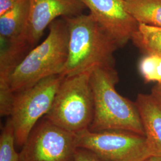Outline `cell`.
I'll use <instances>...</instances> for the list:
<instances>
[{
  "instance_id": "obj_1",
  "label": "cell",
  "mask_w": 161,
  "mask_h": 161,
  "mask_svg": "<svg viewBox=\"0 0 161 161\" xmlns=\"http://www.w3.org/2000/svg\"><path fill=\"white\" fill-rule=\"evenodd\" d=\"M64 19L69 32L68 57L60 75L65 78L114 68V53L119 47L90 13Z\"/></svg>"
},
{
  "instance_id": "obj_2",
  "label": "cell",
  "mask_w": 161,
  "mask_h": 161,
  "mask_svg": "<svg viewBox=\"0 0 161 161\" xmlns=\"http://www.w3.org/2000/svg\"><path fill=\"white\" fill-rule=\"evenodd\" d=\"M118 76L114 68H97L90 73L94 115L89 130H123L144 136L135 103L116 92Z\"/></svg>"
},
{
  "instance_id": "obj_3",
  "label": "cell",
  "mask_w": 161,
  "mask_h": 161,
  "mask_svg": "<svg viewBox=\"0 0 161 161\" xmlns=\"http://www.w3.org/2000/svg\"><path fill=\"white\" fill-rule=\"evenodd\" d=\"M48 29L44 41L28 52L13 70L9 83L13 92H20L44 78L62 73L68 57V26L64 18L58 19Z\"/></svg>"
},
{
  "instance_id": "obj_4",
  "label": "cell",
  "mask_w": 161,
  "mask_h": 161,
  "mask_svg": "<svg viewBox=\"0 0 161 161\" xmlns=\"http://www.w3.org/2000/svg\"><path fill=\"white\" fill-rule=\"evenodd\" d=\"M90 73L64 78L44 117L75 134L89 129L94 115Z\"/></svg>"
},
{
  "instance_id": "obj_5",
  "label": "cell",
  "mask_w": 161,
  "mask_h": 161,
  "mask_svg": "<svg viewBox=\"0 0 161 161\" xmlns=\"http://www.w3.org/2000/svg\"><path fill=\"white\" fill-rule=\"evenodd\" d=\"M64 77L53 75L33 86L16 93L10 115L16 144L22 147L36 124L52 108L55 95Z\"/></svg>"
},
{
  "instance_id": "obj_6",
  "label": "cell",
  "mask_w": 161,
  "mask_h": 161,
  "mask_svg": "<svg viewBox=\"0 0 161 161\" xmlns=\"http://www.w3.org/2000/svg\"><path fill=\"white\" fill-rule=\"evenodd\" d=\"M75 143L100 161H142L152 155L146 137L128 131L88 129L75 134Z\"/></svg>"
},
{
  "instance_id": "obj_7",
  "label": "cell",
  "mask_w": 161,
  "mask_h": 161,
  "mask_svg": "<svg viewBox=\"0 0 161 161\" xmlns=\"http://www.w3.org/2000/svg\"><path fill=\"white\" fill-rule=\"evenodd\" d=\"M20 161H74L75 134L44 117L22 147Z\"/></svg>"
},
{
  "instance_id": "obj_8",
  "label": "cell",
  "mask_w": 161,
  "mask_h": 161,
  "mask_svg": "<svg viewBox=\"0 0 161 161\" xmlns=\"http://www.w3.org/2000/svg\"><path fill=\"white\" fill-rule=\"evenodd\" d=\"M28 19L17 39L29 48L34 46L46 28L58 17H73L82 14L86 6L82 0H29Z\"/></svg>"
},
{
  "instance_id": "obj_9",
  "label": "cell",
  "mask_w": 161,
  "mask_h": 161,
  "mask_svg": "<svg viewBox=\"0 0 161 161\" xmlns=\"http://www.w3.org/2000/svg\"><path fill=\"white\" fill-rule=\"evenodd\" d=\"M95 20L118 47L126 45L138 23L127 10L124 0H82Z\"/></svg>"
},
{
  "instance_id": "obj_10",
  "label": "cell",
  "mask_w": 161,
  "mask_h": 161,
  "mask_svg": "<svg viewBox=\"0 0 161 161\" xmlns=\"http://www.w3.org/2000/svg\"><path fill=\"white\" fill-rule=\"evenodd\" d=\"M135 103L150 153L161 156V108L151 94H138Z\"/></svg>"
},
{
  "instance_id": "obj_11",
  "label": "cell",
  "mask_w": 161,
  "mask_h": 161,
  "mask_svg": "<svg viewBox=\"0 0 161 161\" xmlns=\"http://www.w3.org/2000/svg\"><path fill=\"white\" fill-rule=\"evenodd\" d=\"M29 0H19L11 10L0 16V39L17 40L21 36L29 17Z\"/></svg>"
},
{
  "instance_id": "obj_12",
  "label": "cell",
  "mask_w": 161,
  "mask_h": 161,
  "mask_svg": "<svg viewBox=\"0 0 161 161\" xmlns=\"http://www.w3.org/2000/svg\"><path fill=\"white\" fill-rule=\"evenodd\" d=\"M137 23L161 28V0H124Z\"/></svg>"
},
{
  "instance_id": "obj_13",
  "label": "cell",
  "mask_w": 161,
  "mask_h": 161,
  "mask_svg": "<svg viewBox=\"0 0 161 161\" xmlns=\"http://www.w3.org/2000/svg\"><path fill=\"white\" fill-rule=\"evenodd\" d=\"M132 41L141 50L161 57V28L139 23Z\"/></svg>"
},
{
  "instance_id": "obj_14",
  "label": "cell",
  "mask_w": 161,
  "mask_h": 161,
  "mask_svg": "<svg viewBox=\"0 0 161 161\" xmlns=\"http://www.w3.org/2000/svg\"><path fill=\"white\" fill-rule=\"evenodd\" d=\"M15 144L14 130L8 118L0 136V161H20V154L16 150Z\"/></svg>"
},
{
  "instance_id": "obj_15",
  "label": "cell",
  "mask_w": 161,
  "mask_h": 161,
  "mask_svg": "<svg viewBox=\"0 0 161 161\" xmlns=\"http://www.w3.org/2000/svg\"><path fill=\"white\" fill-rule=\"evenodd\" d=\"M140 71L146 82L161 84V57L149 54L143 58L139 65Z\"/></svg>"
},
{
  "instance_id": "obj_16",
  "label": "cell",
  "mask_w": 161,
  "mask_h": 161,
  "mask_svg": "<svg viewBox=\"0 0 161 161\" xmlns=\"http://www.w3.org/2000/svg\"><path fill=\"white\" fill-rule=\"evenodd\" d=\"M74 161H100L87 150L77 148L75 152Z\"/></svg>"
},
{
  "instance_id": "obj_17",
  "label": "cell",
  "mask_w": 161,
  "mask_h": 161,
  "mask_svg": "<svg viewBox=\"0 0 161 161\" xmlns=\"http://www.w3.org/2000/svg\"><path fill=\"white\" fill-rule=\"evenodd\" d=\"M19 0H0V16L11 10Z\"/></svg>"
},
{
  "instance_id": "obj_18",
  "label": "cell",
  "mask_w": 161,
  "mask_h": 161,
  "mask_svg": "<svg viewBox=\"0 0 161 161\" xmlns=\"http://www.w3.org/2000/svg\"><path fill=\"white\" fill-rule=\"evenodd\" d=\"M151 95L161 108V84H157L153 87Z\"/></svg>"
},
{
  "instance_id": "obj_19",
  "label": "cell",
  "mask_w": 161,
  "mask_h": 161,
  "mask_svg": "<svg viewBox=\"0 0 161 161\" xmlns=\"http://www.w3.org/2000/svg\"><path fill=\"white\" fill-rule=\"evenodd\" d=\"M142 161H161V156L150 155Z\"/></svg>"
}]
</instances>
